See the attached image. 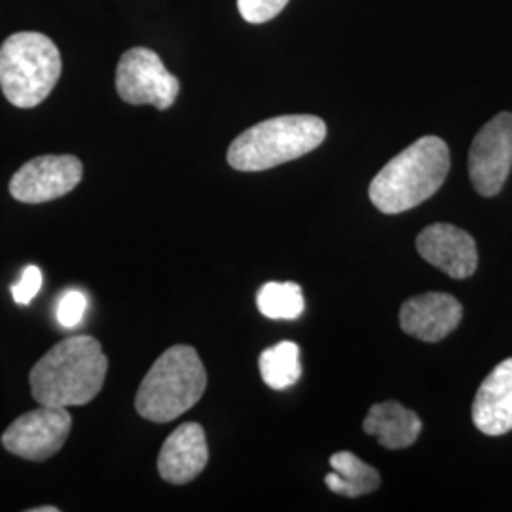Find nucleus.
I'll return each mask as SVG.
<instances>
[{"label":"nucleus","instance_id":"15","mask_svg":"<svg viewBox=\"0 0 512 512\" xmlns=\"http://www.w3.org/2000/svg\"><path fill=\"white\" fill-rule=\"evenodd\" d=\"M332 473L325 476L330 492L344 497H361L378 490L380 473L351 452H338L330 458Z\"/></svg>","mask_w":512,"mask_h":512},{"label":"nucleus","instance_id":"7","mask_svg":"<svg viewBox=\"0 0 512 512\" xmlns=\"http://www.w3.org/2000/svg\"><path fill=\"white\" fill-rule=\"evenodd\" d=\"M73 418L63 406L40 404L8 425L2 446L21 459L46 461L55 456L69 439Z\"/></svg>","mask_w":512,"mask_h":512},{"label":"nucleus","instance_id":"21","mask_svg":"<svg viewBox=\"0 0 512 512\" xmlns=\"http://www.w3.org/2000/svg\"><path fill=\"white\" fill-rule=\"evenodd\" d=\"M31 512H59L57 507H38V509H31Z\"/></svg>","mask_w":512,"mask_h":512},{"label":"nucleus","instance_id":"8","mask_svg":"<svg viewBox=\"0 0 512 512\" xmlns=\"http://www.w3.org/2000/svg\"><path fill=\"white\" fill-rule=\"evenodd\" d=\"M512 169V114L492 118L469 150V177L480 196L492 198L501 192Z\"/></svg>","mask_w":512,"mask_h":512},{"label":"nucleus","instance_id":"4","mask_svg":"<svg viewBox=\"0 0 512 512\" xmlns=\"http://www.w3.org/2000/svg\"><path fill=\"white\" fill-rule=\"evenodd\" d=\"M207 387V372L198 351L190 346H173L150 366L135 397L137 412L148 421L177 420L200 403Z\"/></svg>","mask_w":512,"mask_h":512},{"label":"nucleus","instance_id":"19","mask_svg":"<svg viewBox=\"0 0 512 512\" xmlns=\"http://www.w3.org/2000/svg\"><path fill=\"white\" fill-rule=\"evenodd\" d=\"M289 0H238L241 18L249 23H266L283 12Z\"/></svg>","mask_w":512,"mask_h":512},{"label":"nucleus","instance_id":"5","mask_svg":"<svg viewBox=\"0 0 512 512\" xmlns=\"http://www.w3.org/2000/svg\"><path fill=\"white\" fill-rule=\"evenodd\" d=\"M61 54L42 33H16L0 46V88L18 109L38 107L61 76Z\"/></svg>","mask_w":512,"mask_h":512},{"label":"nucleus","instance_id":"6","mask_svg":"<svg viewBox=\"0 0 512 512\" xmlns=\"http://www.w3.org/2000/svg\"><path fill=\"white\" fill-rule=\"evenodd\" d=\"M116 92L129 105L167 110L177 101L181 84L154 50L131 48L118 61Z\"/></svg>","mask_w":512,"mask_h":512},{"label":"nucleus","instance_id":"9","mask_svg":"<svg viewBox=\"0 0 512 512\" xmlns=\"http://www.w3.org/2000/svg\"><path fill=\"white\" fill-rule=\"evenodd\" d=\"M82 175V162L74 156H38L16 171L10 181V194L21 203L52 202L73 192Z\"/></svg>","mask_w":512,"mask_h":512},{"label":"nucleus","instance_id":"3","mask_svg":"<svg viewBox=\"0 0 512 512\" xmlns=\"http://www.w3.org/2000/svg\"><path fill=\"white\" fill-rule=\"evenodd\" d=\"M327 137V126L311 114H287L245 129L228 148V164L238 171H266L306 156Z\"/></svg>","mask_w":512,"mask_h":512},{"label":"nucleus","instance_id":"11","mask_svg":"<svg viewBox=\"0 0 512 512\" xmlns=\"http://www.w3.org/2000/svg\"><path fill=\"white\" fill-rule=\"evenodd\" d=\"M463 308L452 294L425 293L406 300L401 308V327L412 338L435 344L458 329Z\"/></svg>","mask_w":512,"mask_h":512},{"label":"nucleus","instance_id":"14","mask_svg":"<svg viewBox=\"0 0 512 512\" xmlns=\"http://www.w3.org/2000/svg\"><path fill=\"white\" fill-rule=\"evenodd\" d=\"M363 427L366 435L376 437L387 450H403L418 440L423 425L416 412L397 401H387L368 410Z\"/></svg>","mask_w":512,"mask_h":512},{"label":"nucleus","instance_id":"13","mask_svg":"<svg viewBox=\"0 0 512 512\" xmlns=\"http://www.w3.org/2000/svg\"><path fill=\"white\" fill-rule=\"evenodd\" d=\"M473 421L478 431L490 437L512 431V359L495 366L480 385L473 403Z\"/></svg>","mask_w":512,"mask_h":512},{"label":"nucleus","instance_id":"1","mask_svg":"<svg viewBox=\"0 0 512 512\" xmlns=\"http://www.w3.org/2000/svg\"><path fill=\"white\" fill-rule=\"evenodd\" d=\"M109 361L92 336L67 338L33 366L29 384L38 404L82 406L92 403L103 389Z\"/></svg>","mask_w":512,"mask_h":512},{"label":"nucleus","instance_id":"16","mask_svg":"<svg viewBox=\"0 0 512 512\" xmlns=\"http://www.w3.org/2000/svg\"><path fill=\"white\" fill-rule=\"evenodd\" d=\"M258 366L264 384L275 391H283L296 384L302 376L300 348L294 342H281L274 348L262 351Z\"/></svg>","mask_w":512,"mask_h":512},{"label":"nucleus","instance_id":"12","mask_svg":"<svg viewBox=\"0 0 512 512\" xmlns=\"http://www.w3.org/2000/svg\"><path fill=\"white\" fill-rule=\"evenodd\" d=\"M209 461L202 425L183 423L167 439L158 456V471L169 484H188L202 475Z\"/></svg>","mask_w":512,"mask_h":512},{"label":"nucleus","instance_id":"18","mask_svg":"<svg viewBox=\"0 0 512 512\" xmlns=\"http://www.w3.org/2000/svg\"><path fill=\"white\" fill-rule=\"evenodd\" d=\"M86 310H88L86 294L73 289V291H67V293L59 298L55 315H57V321L61 323V327L74 329V327H78L82 323Z\"/></svg>","mask_w":512,"mask_h":512},{"label":"nucleus","instance_id":"17","mask_svg":"<svg viewBox=\"0 0 512 512\" xmlns=\"http://www.w3.org/2000/svg\"><path fill=\"white\" fill-rule=\"evenodd\" d=\"M256 306L268 319L294 321L304 313L306 302H304V293L300 285H296L293 281H287V283L270 281L262 285L256 294Z\"/></svg>","mask_w":512,"mask_h":512},{"label":"nucleus","instance_id":"2","mask_svg":"<svg viewBox=\"0 0 512 512\" xmlns=\"http://www.w3.org/2000/svg\"><path fill=\"white\" fill-rule=\"evenodd\" d=\"M448 171V145L433 135L421 137L374 177L368 190L370 202L385 215H399L435 196Z\"/></svg>","mask_w":512,"mask_h":512},{"label":"nucleus","instance_id":"10","mask_svg":"<svg viewBox=\"0 0 512 512\" xmlns=\"http://www.w3.org/2000/svg\"><path fill=\"white\" fill-rule=\"evenodd\" d=\"M418 253L454 279H467L478 266L475 239L452 224H431L416 239Z\"/></svg>","mask_w":512,"mask_h":512},{"label":"nucleus","instance_id":"20","mask_svg":"<svg viewBox=\"0 0 512 512\" xmlns=\"http://www.w3.org/2000/svg\"><path fill=\"white\" fill-rule=\"evenodd\" d=\"M44 275L40 272L38 266H27L21 274V279L12 287V296L19 306H29L35 296H37L40 287H42Z\"/></svg>","mask_w":512,"mask_h":512}]
</instances>
